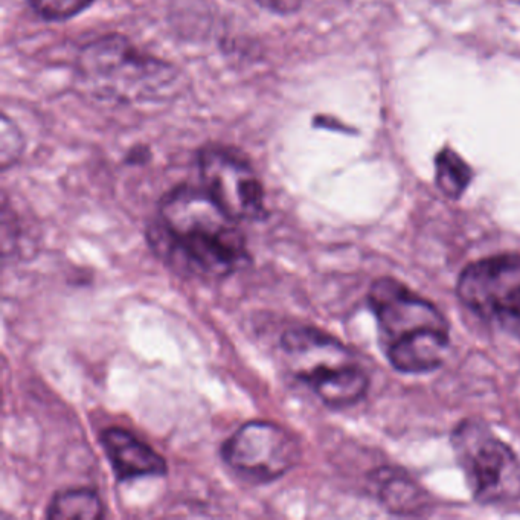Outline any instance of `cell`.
<instances>
[{"mask_svg": "<svg viewBox=\"0 0 520 520\" xmlns=\"http://www.w3.org/2000/svg\"><path fill=\"white\" fill-rule=\"evenodd\" d=\"M147 235L153 251L185 275L220 280L251 264L237 220L205 188L179 185L168 191Z\"/></svg>", "mask_w": 520, "mask_h": 520, "instance_id": "obj_1", "label": "cell"}, {"mask_svg": "<svg viewBox=\"0 0 520 520\" xmlns=\"http://www.w3.org/2000/svg\"><path fill=\"white\" fill-rule=\"evenodd\" d=\"M368 305L377 322L379 345L402 374L437 371L446 360L450 327L434 302L394 278L374 281Z\"/></svg>", "mask_w": 520, "mask_h": 520, "instance_id": "obj_2", "label": "cell"}, {"mask_svg": "<svg viewBox=\"0 0 520 520\" xmlns=\"http://www.w3.org/2000/svg\"><path fill=\"white\" fill-rule=\"evenodd\" d=\"M75 75L86 95L115 104L156 100L176 80L167 61L144 54L127 37L115 34L81 48Z\"/></svg>", "mask_w": 520, "mask_h": 520, "instance_id": "obj_3", "label": "cell"}, {"mask_svg": "<svg viewBox=\"0 0 520 520\" xmlns=\"http://www.w3.org/2000/svg\"><path fill=\"white\" fill-rule=\"evenodd\" d=\"M281 348L293 376L328 408H351L370 391V376L353 351L318 328H289Z\"/></svg>", "mask_w": 520, "mask_h": 520, "instance_id": "obj_4", "label": "cell"}, {"mask_svg": "<svg viewBox=\"0 0 520 520\" xmlns=\"http://www.w3.org/2000/svg\"><path fill=\"white\" fill-rule=\"evenodd\" d=\"M456 463L481 505L520 501V461L510 446L478 420L456 424L450 437Z\"/></svg>", "mask_w": 520, "mask_h": 520, "instance_id": "obj_5", "label": "cell"}, {"mask_svg": "<svg viewBox=\"0 0 520 520\" xmlns=\"http://www.w3.org/2000/svg\"><path fill=\"white\" fill-rule=\"evenodd\" d=\"M456 295L467 310L520 341V255L481 258L461 272Z\"/></svg>", "mask_w": 520, "mask_h": 520, "instance_id": "obj_6", "label": "cell"}, {"mask_svg": "<svg viewBox=\"0 0 520 520\" xmlns=\"http://www.w3.org/2000/svg\"><path fill=\"white\" fill-rule=\"evenodd\" d=\"M197 165L203 188L229 217L238 223L266 219L263 183L238 151L206 145L199 151Z\"/></svg>", "mask_w": 520, "mask_h": 520, "instance_id": "obj_7", "label": "cell"}, {"mask_svg": "<svg viewBox=\"0 0 520 520\" xmlns=\"http://www.w3.org/2000/svg\"><path fill=\"white\" fill-rule=\"evenodd\" d=\"M222 458L234 472L257 484L280 479L301 460L299 441L270 421H249L223 443Z\"/></svg>", "mask_w": 520, "mask_h": 520, "instance_id": "obj_8", "label": "cell"}, {"mask_svg": "<svg viewBox=\"0 0 520 520\" xmlns=\"http://www.w3.org/2000/svg\"><path fill=\"white\" fill-rule=\"evenodd\" d=\"M100 443L119 482L168 473L164 456L127 429L107 427L101 432Z\"/></svg>", "mask_w": 520, "mask_h": 520, "instance_id": "obj_9", "label": "cell"}, {"mask_svg": "<svg viewBox=\"0 0 520 520\" xmlns=\"http://www.w3.org/2000/svg\"><path fill=\"white\" fill-rule=\"evenodd\" d=\"M377 495L386 510L399 516H420L429 507L423 487L399 470L383 469L374 475Z\"/></svg>", "mask_w": 520, "mask_h": 520, "instance_id": "obj_10", "label": "cell"}, {"mask_svg": "<svg viewBox=\"0 0 520 520\" xmlns=\"http://www.w3.org/2000/svg\"><path fill=\"white\" fill-rule=\"evenodd\" d=\"M46 516L51 520H97L104 516V505L90 488H69L51 499Z\"/></svg>", "mask_w": 520, "mask_h": 520, "instance_id": "obj_11", "label": "cell"}, {"mask_svg": "<svg viewBox=\"0 0 520 520\" xmlns=\"http://www.w3.org/2000/svg\"><path fill=\"white\" fill-rule=\"evenodd\" d=\"M472 168L456 151L443 148L435 159V180L444 196L452 200L463 197L472 182Z\"/></svg>", "mask_w": 520, "mask_h": 520, "instance_id": "obj_12", "label": "cell"}, {"mask_svg": "<svg viewBox=\"0 0 520 520\" xmlns=\"http://www.w3.org/2000/svg\"><path fill=\"white\" fill-rule=\"evenodd\" d=\"M37 16L48 22H65L86 11L95 0H26Z\"/></svg>", "mask_w": 520, "mask_h": 520, "instance_id": "obj_13", "label": "cell"}, {"mask_svg": "<svg viewBox=\"0 0 520 520\" xmlns=\"http://www.w3.org/2000/svg\"><path fill=\"white\" fill-rule=\"evenodd\" d=\"M23 147L25 144H23L22 133L17 129L16 124L4 115L2 118V165H4V170L19 161Z\"/></svg>", "mask_w": 520, "mask_h": 520, "instance_id": "obj_14", "label": "cell"}, {"mask_svg": "<svg viewBox=\"0 0 520 520\" xmlns=\"http://www.w3.org/2000/svg\"><path fill=\"white\" fill-rule=\"evenodd\" d=\"M257 2L264 10L270 11V13L287 16V14H293L301 10L305 0H257Z\"/></svg>", "mask_w": 520, "mask_h": 520, "instance_id": "obj_15", "label": "cell"}, {"mask_svg": "<svg viewBox=\"0 0 520 520\" xmlns=\"http://www.w3.org/2000/svg\"><path fill=\"white\" fill-rule=\"evenodd\" d=\"M507 2H511V4H520V0H507Z\"/></svg>", "mask_w": 520, "mask_h": 520, "instance_id": "obj_16", "label": "cell"}]
</instances>
